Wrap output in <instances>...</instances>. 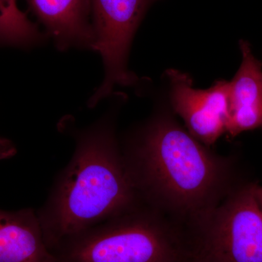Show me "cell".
<instances>
[{
    "label": "cell",
    "mask_w": 262,
    "mask_h": 262,
    "mask_svg": "<svg viewBox=\"0 0 262 262\" xmlns=\"http://www.w3.org/2000/svg\"><path fill=\"white\" fill-rule=\"evenodd\" d=\"M122 152L142 203L188 225L232 191L229 160L194 139L168 110L136 131Z\"/></svg>",
    "instance_id": "cell-1"
},
{
    "label": "cell",
    "mask_w": 262,
    "mask_h": 262,
    "mask_svg": "<svg viewBox=\"0 0 262 262\" xmlns=\"http://www.w3.org/2000/svg\"><path fill=\"white\" fill-rule=\"evenodd\" d=\"M16 153L14 144L11 141L5 138L0 137V159H9Z\"/></svg>",
    "instance_id": "cell-11"
},
{
    "label": "cell",
    "mask_w": 262,
    "mask_h": 262,
    "mask_svg": "<svg viewBox=\"0 0 262 262\" xmlns=\"http://www.w3.org/2000/svg\"><path fill=\"white\" fill-rule=\"evenodd\" d=\"M68 133L75 138V152L57 177L46 204L37 211L51 251L142 203L127 173L111 115Z\"/></svg>",
    "instance_id": "cell-2"
},
{
    "label": "cell",
    "mask_w": 262,
    "mask_h": 262,
    "mask_svg": "<svg viewBox=\"0 0 262 262\" xmlns=\"http://www.w3.org/2000/svg\"><path fill=\"white\" fill-rule=\"evenodd\" d=\"M182 262H196L193 258H191L190 256H187V257L185 258Z\"/></svg>",
    "instance_id": "cell-13"
},
{
    "label": "cell",
    "mask_w": 262,
    "mask_h": 262,
    "mask_svg": "<svg viewBox=\"0 0 262 262\" xmlns=\"http://www.w3.org/2000/svg\"><path fill=\"white\" fill-rule=\"evenodd\" d=\"M172 222L141 203L84 231L52 251L57 262H182Z\"/></svg>",
    "instance_id": "cell-3"
},
{
    "label": "cell",
    "mask_w": 262,
    "mask_h": 262,
    "mask_svg": "<svg viewBox=\"0 0 262 262\" xmlns=\"http://www.w3.org/2000/svg\"><path fill=\"white\" fill-rule=\"evenodd\" d=\"M254 192L256 194V199L258 202L260 207L262 210V187L259 186L254 185Z\"/></svg>",
    "instance_id": "cell-12"
},
{
    "label": "cell",
    "mask_w": 262,
    "mask_h": 262,
    "mask_svg": "<svg viewBox=\"0 0 262 262\" xmlns=\"http://www.w3.org/2000/svg\"><path fill=\"white\" fill-rule=\"evenodd\" d=\"M44 36L19 8L18 0H0V42L32 46Z\"/></svg>",
    "instance_id": "cell-10"
},
{
    "label": "cell",
    "mask_w": 262,
    "mask_h": 262,
    "mask_svg": "<svg viewBox=\"0 0 262 262\" xmlns=\"http://www.w3.org/2000/svg\"><path fill=\"white\" fill-rule=\"evenodd\" d=\"M169 101L188 132L210 147L227 134L229 115V81L216 80L208 89H196L188 74L170 69L165 72Z\"/></svg>",
    "instance_id": "cell-6"
},
{
    "label": "cell",
    "mask_w": 262,
    "mask_h": 262,
    "mask_svg": "<svg viewBox=\"0 0 262 262\" xmlns=\"http://www.w3.org/2000/svg\"><path fill=\"white\" fill-rule=\"evenodd\" d=\"M196 262H262V210L254 185L232 190L214 209L190 225Z\"/></svg>",
    "instance_id": "cell-4"
},
{
    "label": "cell",
    "mask_w": 262,
    "mask_h": 262,
    "mask_svg": "<svg viewBox=\"0 0 262 262\" xmlns=\"http://www.w3.org/2000/svg\"><path fill=\"white\" fill-rule=\"evenodd\" d=\"M57 48L94 47L91 0H27Z\"/></svg>",
    "instance_id": "cell-8"
},
{
    "label": "cell",
    "mask_w": 262,
    "mask_h": 262,
    "mask_svg": "<svg viewBox=\"0 0 262 262\" xmlns=\"http://www.w3.org/2000/svg\"><path fill=\"white\" fill-rule=\"evenodd\" d=\"M242 62L229 81V115L227 134L232 137L262 128V63L247 41L239 40Z\"/></svg>",
    "instance_id": "cell-7"
},
{
    "label": "cell",
    "mask_w": 262,
    "mask_h": 262,
    "mask_svg": "<svg viewBox=\"0 0 262 262\" xmlns=\"http://www.w3.org/2000/svg\"><path fill=\"white\" fill-rule=\"evenodd\" d=\"M0 262H57L45 241L37 211L0 209Z\"/></svg>",
    "instance_id": "cell-9"
},
{
    "label": "cell",
    "mask_w": 262,
    "mask_h": 262,
    "mask_svg": "<svg viewBox=\"0 0 262 262\" xmlns=\"http://www.w3.org/2000/svg\"><path fill=\"white\" fill-rule=\"evenodd\" d=\"M157 1L159 0H91L93 49L102 57L105 77L90 98V107L107 97L115 86L127 87L137 82V77L127 70L129 51L141 20Z\"/></svg>",
    "instance_id": "cell-5"
}]
</instances>
